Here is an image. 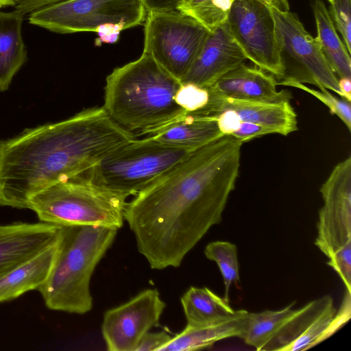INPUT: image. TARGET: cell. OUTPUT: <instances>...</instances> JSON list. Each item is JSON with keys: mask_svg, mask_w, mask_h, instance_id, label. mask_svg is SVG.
Wrapping results in <instances>:
<instances>
[{"mask_svg": "<svg viewBox=\"0 0 351 351\" xmlns=\"http://www.w3.org/2000/svg\"><path fill=\"white\" fill-rule=\"evenodd\" d=\"M315 245L328 258L351 241V156L339 162L320 188Z\"/></svg>", "mask_w": 351, "mask_h": 351, "instance_id": "cell-11", "label": "cell"}, {"mask_svg": "<svg viewBox=\"0 0 351 351\" xmlns=\"http://www.w3.org/2000/svg\"><path fill=\"white\" fill-rule=\"evenodd\" d=\"M192 152L147 135L112 151L86 174L111 191L136 195Z\"/></svg>", "mask_w": 351, "mask_h": 351, "instance_id": "cell-6", "label": "cell"}, {"mask_svg": "<svg viewBox=\"0 0 351 351\" xmlns=\"http://www.w3.org/2000/svg\"><path fill=\"white\" fill-rule=\"evenodd\" d=\"M24 16L16 10H0V92L9 88L27 59L22 26Z\"/></svg>", "mask_w": 351, "mask_h": 351, "instance_id": "cell-20", "label": "cell"}, {"mask_svg": "<svg viewBox=\"0 0 351 351\" xmlns=\"http://www.w3.org/2000/svg\"><path fill=\"white\" fill-rule=\"evenodd\" d=\"M175 100L186 113L198 114L208 105L210 93L207 87L181 82L176 91Z\"/></svg>", "mask_w": 351, "mask_h": 351, "instance_id": "cell-28", "label": "cell"}, {"mask_svg": "<svg viewBox=\"0 0 351 351\" xmlns=\"http://www.w3.org/2000/svg\"><path fill=\"white\" fill-rule=\"evenodd\" d=\"M209 93V102L199 115L215 116L223 110L231 109L241 121L265 125L273 130L275 134L287 136L298 129L297 114L289 101L271 103L242 100L221 97L210 90Z\"/></svg>", "mask_w": 351, "mask_h": 351, "instance_id": "cell-15", "label": "cell"}, {"mask_svg": "<svg viewBox=\"0 0 351 351\" xmlns=\"http://www.w3.org/2000/svg\"><path fill=\"white\" fill-rule=\"evenodd\" d=\"M150 136L160 142L193 151L223 134L215 116L185 113Z\"/></svg>", "mask_w": 351, "mask_h": 351, "instance_id": "cell-19", "label": "cell"}, {"mask_svg": "<svg viewBox=\"0 0 351 351\" xmlns=\"http://www.w3.org/2000/svg\"><path fill=\"white\" fill-rule=\"evenodd\" d=\"M248 311L237 310L223 320L202 326L185 328L160 347L158 351H192L212 346L215 343L230 337L243 339Z\"/></svg>", "mask_w": 351, "mask_h": 351, "instance_id": "cell-17", "label": "cell"}, {"mask_svg": "<svg viewBox=\"0 0 351 351\" xmlns=\"http://www.w3.org/2000/svg\"><path fill=\"white\" fill-rule=\"evenodd\" d=\"M165 308L158 291L147 289L129 301L106 311L101 324L109 351H134L143 337L158 325Z\"/></svg>", "mask_w": 351, "mask_h": 351, "instance_id": "cell-12", "label": "cell"}, {"mask_svg": "<svg viewBox=\"0 0 351 351\" xmlns=\"http://www.w3.org/2000/svg\"><path fill=\"white\" fill-rule=\"evenodd\" d=\"M14 5V0H0V10Z\"/></svg>", "mask_w": 351, "mask_h": 351, "instance_id": "cell-39", "label": "cell"}, {"mask_svg": "<svg viewBox=\"0 0 351 351\" xmlns=\"http://www.w3.org/2000/svg\"><path fill=\"white\" fill-rule=\"evenodd\" d=\"M330 14L337 30L351 53V0H332Z\"/></svg>", "mask_w": 351, "mask_h": 351, "instance_id": "cell-29", "label": "cell"}, {"mask_svg": "<svg viewBox=\"0 0 351 351\" xmlns=\"http://www.w3.org/2000/svg\"><path fill=\"white\" fill-rule=\"evenodd\" d=\"M269 8H274L280 11H289V5L288 0H258Z\"/></svg>", "mask_w": 351, "mask_h": 351, "instance_id": "cell-38", "label": "cell"}, {"mask_svg": "<svg viewBox=\"0 0 351 351\" xmlns=\"http://www.w3.org/2000/svg\"><path fill=\"white\" fill-rule=\"evenodd\" d=\"M282 85L299 88L316 97L329 108L331 114L337 115L343 122L347 129L351 132V106L350 101L333 96L326 88L317 90L306 86L304 84L293 82H285Z\"/></svg>", "mask_w": 351, "mask_h": 351, "instance_id": "cell-27", "label": "cell"}, {"mask_svg": "<svg viewBox=\"0 0 351 351\" xmlns=\"http://www.w3.org/2000/svg\"><path fill=\"white\" fill-rule=\"evenodd\" d=\"M328 1L330 3H331L332 0H328Z\"/></svg>", "mask_w": 351, "mask_h": 351, "instance_id": "cell-40", "label": "cell"}, {"mask_svg": "<svg viewBox=\"0 0 351 351\" xmlns=\"http://www.w3.org/2000/svg\"><path fill=\"white\" fill-rule=\"evenodd\" d=\"M171 337L164 331L147 332L141 339L134 351H158Z\"/></svg>", "mask_w": 351, "mask_h": 351, "instance_id": "cell-33", "label": "cell"}, {"mask_svg": "<svg viewBox=\"0 0 351 351\" xmlns=\"http://www.w3.org/2000/svg\"><path fill=\"white\" fill-rule=\"evenodd\" d=\"M243 143L223 135L193 151L127 202L124 220L152 269L179 267L222 220Z\"/></svg>", "mask_w": 351, "mask_h": 351, "instance_id": "cell-1", "label": "cell"}, {"mask_svg": "<svg viewBox=\"0 0 351 351\" xmlns=\"http://www.w3.org/2000/svg\"><path fill=\"white\" fill-rule=\"evenodd\" d=\"M313 11L317 28L315 38L324 57L339 78H351L350 53L337 32L324 3L322 0H315L313 3Z\"/></svg>", "mask_w": 351, "mask_h": 351, "instance_id": "cell-22", "label": "cell"}, {"mask_svg": "<svg viewBox=\"0 0 351 351\" xmlns=\"http://www.w3.org/2000/svg\"><path fill=\"white\" fill-rule=\"evenodd\" d=\"M295 302L277 311L266 310L249 313L243 339L258 351H265L269 344L297 315L299 308H293Z\"/></svg>", "mask_w": 351, "mask_h": 351, "instance_id": "cell-24", "label": "cell"}, {"mask_svg": "<svg viewBox=\"0 0 351 351\" xmlns=\"http://www.w3.org/2000/svg\"><path fill=\"white\" fill-rule=\"evenodd\" d=\"M269 134H275V132L268 127L254 123L241 121L239 128L231 136L243 143L254 138Z\"/></svg>", "mask_w": 351, "mask_h": 351, "instance_id": "cell-31", "label": "cell"}, {"mask_svg": "<svg viewBox=\"0 0 351 351\" xmlns=\"http://www.w3.org/2000/svg\"><path fill=\"white\" fill-rule=\"evenodd\" d=\"M217 127L223 135H232L241 125L238 114L231 109H226L215 115Z\"/></svg>", "mask_w": 351, "mask_h": 351, "instance_id": "cell-32", "label": "cell"}, {"mask_svg": "<svg viewBox=\"0 0 351 351\" xmlns=\"http://www.w3.org/2000/svg\"><path fill=\"white\" fill-rule=\"evenodd\" d=\"M122 30L115 25H106L101 27L96 33L99 38L95 40V44L114 43L119 39L120 32Z\"/></svg>", "mask_w": 351, "mask_h": 351, "instance_id": "cell-36", "label": "cell"}, {"mask_svg": "<svg viewBox=\"0 0 351 351\" xmlns=\"http://www.w3.org/2000/svg\"><path fill=\"white\" fill-rule=\"evenodd\" d=\"M67 0H14V10L24 16L43 8Z\"/></svg>", "mask_w": 351, "mask_h": 351, "instance_id": "cell-34", "label": "cell"}, {"mask_svg": "<svg viewBox=\"0 0 351 351\" xmlns=\"http://www.w3.org/2000/svg\"><path fill=\"white\" fill-rule=\"evenodd\" d=\"M235 0H181L177 10L190 16L209 32L224 24Z\"/></svg>", "mask_w": 351, "mask_h": 351, "instance_id": "cell-25", "label": "cell"}, {"mask_svg": "<svg viewBox=\"0 0 351 351\" xmlns=\"http://www.w3.org/2000/svg\"><path fill=\"white\" fill-rule=\"evenodd\" d=\"M338 84L340 91L343 95V98L348 101H351V78L340 77L338 78Z\"/></svg>", "mask_w": 351, "mask_h": 351, "instance_id": "cell-37", "label": "cell"}, {"mask_svg": "<svg viewBox=\"0 0 351 351\" xmlns=\"http://www.w3.org/2000/svg\"><path fill=\"white\" fill-rule=\"evenodd\" d=\"M206 257L215 261L221 271L223 285V299L229 302L230 289L232 283L239 281V265L236 245L228 241L209 243L204 249Z\"/></svg>", "mask_w": 351, "mask_h": 351, "instance_id": "cell-26", "label": "cell"}, {"mask_svg": "<svg viewBox=\"0 0 351 351\" xmlns=\"http://www.w3.org/2000/svg\"><path fill=\"white\" fill-rule=\"evenodd\" d=\"M147 12H167L177 10L181 0H141Z\"/></svg>", "mask_w": 351, "mask_h": 351, "instance_id": "cell-35", "label": "cell"}, {"mask_svg": "<svg viewBox=\"0 0 351 351\" xmlns=\"http://www.w3.org/2000/svg\"><path fill=\"white\" fill-rule=\"evenodd\" d=\"M226 23L246 58L280 79L282 66L269 7L258 0H235Z\"/></svg>", "mask_w": 351, "mask_h": 351, "instance_id": "cell-10", "label": "cell"}, {"mask_svg": "<svg viewBox=\"0 0 351 351\" xmlns=\"http://www.w3.org/2000/svg\"><path fill=\"white\" fill-rule=\"evenodd\" d=\"M326 264L337 273L346 289L351 292V241L328 256Z\"/></svg>", "mask_w": 351, "mask_h": 351, "instance_id": "cell-30", "label": "cell"}, {"mask_svg": "<svg viewBox=\"0 0 351 351\" xmlns=\"http://www.w3.org/2000/svg\"><path fill=\"white\" fill-rule=\"evenodd\" d=\"M282 66L277 85L288 82L310 84L334 91L343 98L338 77L324 57L316 38L304 28L297 14L269 8Z\"/></svg>", "mask_w": 351, "mask_h": 351, "instance_id": "cell-8", "label": "cell"}, {"mask_svg": "<svg viewBox=\"0 0 351 351\" xmlns=\"http://www.w3.org/2000/svg\"><path fill=\"white\" fill-rule=\"evenodd\" d=\"M128 197L111 191L86 174L60 180L29 202L41 222L59 226H102L120 228Z\"/></svg>", "mask_w": 351, "mask_h": 351, "instance_id": "cell-5", "label": "cell"}, {"mask_svg": "<svg viewBox=\"0 0 351 351\" xmlns=\"http://www.w3.org/2000/svg\"><path fill=\"white\" fill-rule=\"evenodd\" d=\"M61 226L15 222L0 226V277L58 242Z\"/></svg>", "mask_w": 351, "mask_h": 351, "instance_id": "cell-14", "label": "cell"}, {"mask_svg": "<svg viewBox=\"0 0 351 351\" xmlns=\"http://www.w3.org/2000/svg\"><path fill=\"white\" fill-rule=\"evenodd\" d=\"M117 230L102 226H61L50 272L37 289L49 309L76 314L91 310L90 279Z\"/></svg>", "mask_w": 351, "mask_h": 351, "instance_id": "cell-4", "label": "cell"}, {"mask_svg": "<svg viewBox=\"0 0 351 351\" xmlns=\"http://www.w3.org/2000/svg\"><path fill=\"white\" fill-rule=\"evenodd\" d=\"M246 59L226 22L210 32L181 82L210 86Z\"/></svg>", "mask_w": 351, "mask_h": 351, "instance_id": "cell-13", "label": "cell"}, {"mask_svg": "<svg viewBox=\"0 0 351 351\" xmlns=\"http://www.w3.org/2000/svg\"><path fill=\"white\" fill-rule=\"evenodd\" d=\"M351 317V292L346 290L341 304L337 310L332 297L308 322L305 328L281 351L310 349L339 330Z\"/></svg>", "mask_w": 351, "mask_h": 351, "instance_id": "cell-21", "label": "cell"}, {"mask_svg": "<svg viewBox=\"0 0 351 351\" xmlns=\"http://www.w3.org/2000/svg\"><path fill=\"white\" fill-rule=\"evenodd\" d=\"M276 86L274 75L243 62L208 88L217 95L232 99L271 103L289 101L291 93L285 90L278 91Z\"/></svg>", "mask_w": 351, "mask_h": 351, "instance_id": "cell-16", "label": "cell"}, {"mask_svg": "<svg viewBox=\"0 0 351 351\" xmlns=\"http://www.w3.org/2000/svg\"><path fill=\"white\" fill-rule=\"evenodd\" d=\"M144 25L143 52L181 82L210 32L177 10L147 12Z\"/></svg>", "mask_w": 351, "mask_h": 351, "instance_id": "cell-9", "label": "cell"}, {"mask_svg": "<svg viewBox=\"0 0 351 351\" xmlns=\"http://www.w3.org/2000/svg\"><path fill=\"white\" fill-rule=\"evenodd\" d=\"M180 84L143 52L106 77L103 108L126 131L150 135L186 113L175 100Z\"/></svg>", "mask_w": 351, "mask_h": 351, "instance_id": "cell-3", "label": "cell"}, {"mask_svg": "<svg viewBox=\"0 0 351 351\" xmlns=\"http://www.w3.org/2000/svg\"><path fill=\"white\" fill-rule=\"evenodd\" d=\"M181 304L190 326L216 323L234 315V310L223 298L207 287H191L181 297Z\"/></svg>", "mask_w": 351, "mask_h": 351, "instance_id": "cell-23", "label": "cell"}, {"mask_svg": "<svg viewBox=\"0 0 351 351\" xmlns=\"http://www.w3.org/2000/svg\"><path fill=\"white\" fill-rule=\"evenodd\" d=\"M136 138L116 124L102 106L0 141V206L27 208L36 194L88 173Z\"/></svg>", "mask_w": 351, "mask_h": 351, "instance_id": "cell-2", "label": "cell"}, {"mask_svg": "<svg viewBox=\"0 0 351 351\" xmlns=\"http://www.w3.org/2000/svg\"><path fill=\"white\" fill-rule=\"evenodd\" d=\"M57 243L25 260L0 277V303L16 299L27 291L37 290L50 272Z\"/></svg>", "mask_w": 351, "mask_h": 351, "instance_id": "cell-18", "label": "cell"}, {"mask_svg": "<svg viewBox=\"0 0 351 351\" xmlns=\"http://www.w3.org/2000/svg\"><path fill=\"white\" fill-rule=\"evenodd\" d=\"M147 10L141 0H67L29 14L28 21L58 34L97 32L115 25L122 31L143 25Z\"/></svg>", "mask_w": 351, "mask_h": 351, "instance_id": "cell-7", "label": "cell"}]
</instances>
